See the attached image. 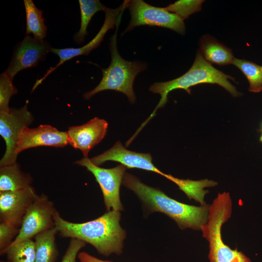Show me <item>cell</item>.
Returning a JSON list of instances; mask_svg holds the SVG:
<instances>
[{"mask_svg":"<svg viewBox=\"0 0 262 262\" xmlns=\"http://www.w3.org/2000/svg\"><path fill=\"white\" fill-rule=\"evenodd\" d=\"M55 227L60 237L82 240L93 246L106 257L122 252L125 231L120 225L119 211H107L98 218L83 223H74L63 218L56 211Z\"/></svg>","mask_w":262,"mask_h":262,"instance_id":"6da1fadb","label":"cell"},{"mask_svg":"<svg viewBox=\"0 0 262 262\" xmlns=\"http://www.w3.org/2000/svg\"><path fill=\"white\" fill-rule=\"evenodd\" d=\"M122 184L132 191L150 213L158 212L173 219L181 229L200 230L208 221L209 207L184 204L165 195L159 189L143 183L133 175L125 173Z\"/></svg>","mask_w":262,"mask_h":262,"instance_id":"7a4b0ae2","label":"cell"},{"mask_svg":"<svg viewBox=\"0 0 262 262\" xmlns=\"http://www.w3.org/2000/svg\"><path fill=\"white\" fill-rule=\"evenodd\" d=\"M229 79L235 82L233 77L216 69L206 61L198 50L193 64L185 73L172 80L156 82L150 86V91L153 93L159 94L161 98L151 115L140 128L142 129L155 115L157 110L165 105L167 101L168 93L173 90L182 89L190 94V87L192 86L203 83L216 84L223 87L232 96H240L241 93L230 83Z\"/></svg>","mask_w":262,"mask_h":262,"instance_id":"3957f363","label":"cell"},{"mask_svg":"<svg viewBox=\"0 0 262 262\" xmlns=\"http://www.w3.org/2000/svg\"><path fill=\"white\" fill-rule=\"evenodd\" d=\"M232 201L229 193H218L210 206L207 222L200 230L209 242L208 258L210 262H251L237 248L231 249L223 241L221 228L230 217Z\"/></svg>","mask_w":262,"mask_h":262,"instance_id":"277c9868","label":"cell"},{"mask_svg":"<svg viewBox=\"0 0 262 262\" xmlns=\"http://www.w3.org/2000/svg\"><path fill=\"white\" fill-rule=\"evenodd\" d=\"M120 17L116 24L115 33L110 38V49L111 62L108 67L102 69V78L99 84L92 90L83 94L85 99H89L96 94L106 90H113L124 94L131 103H134L136 97L133 84L137 75L146 69V65L138 61H129L123 59L117 48V29Z\"/></svg>","mask_w":262,"mask_h":262,"instance_id":"5b68a950","label":"cell"},{"mask_svg":"<svg viewBox=\"0 0 262 262\" xmlns=\"http://www.w3.org/2000/svg\"><path fill=\"white\" fill-rule=\"evenodd\" d=\"M128 7L131 20L124 33L137 26L144 25L168 28L181 35L185 33L184 20L164 7L153 6L142 0H129Z\"/></svg>","mask_w":262,"mask_h":262,"instance_id":"8992f818","label":"cell"},{"mask_svg":"<svg viewBox=\"0 0 262 262\" xmlns=\"http://www.w3.org/2000/svg\"><path fill=\"white\" fill-rule=\"evenodd\" d=\"M85 167L94 176L102 193L107 212L123 210L120 199V187L127 167L120 164L112 168H104L93 164L88 157L75 162Z\"/></svg>","mask_w":262,"mask_h":262,"instance_id":"52a82bcc","label":"cell"},{"mask_svg":"<svg viewBox=\"0 0 262 262\" xmlns=\"http://www.w3.org/2000/svg\"><path fill=\"white\" fill-rule=\"evenodd\" d=\"M56 211L47 195H38L24 215L19 232L10 246L32 239L40 233L54 228L53 216Z\"/></svg>","mask_w":262,"mask_h":262,"instance_id":"ba28073f","label":"cell"},{"mask_svg":"<svg viewBox=\"0 0 262 262\" xmlns=\"http://www.w3.org/2000/svg\"><path fill=\"white\" fill-rule=\"evenodd\" d=\"M28 101L22 107L10 108L9 112H0V135L5 141L6 149L0 161V166L16 162V153L18 137L21 131L33 121V114L28 110Z\"/></svg>","mask_w":262,"mask_h":262,"instance_id":"9c48e42d","label":"cell"},{"mask_svg":"<svg viewBox=\"0 0 262 262\" xmlns=\"http://www.w3.org/2000/svg\"><path fill=\"white\" fill-rule=\"evenodd\" d=\"M129 1V0H124L116 9L106 8L104 11L105 20L101 29L93 39L86 45L79 48H51L50 52L59 56V62L55 66L48 69L42 78L37 80L33 88L35 89L51 72L65 62L79 55H87L92 50L98 47L103 41L106 33L110 29H113L114 26L116 25L118 20L122 16L123 11L128 7Z\"/></svg>","mask_w":262,"mask_h":262,"instance_id":"30bf717a","label":"cell"},{"mask_svg":"<svg viewBox=\"0 0 262 262\" xmlns=\"http://www.w3.org/2000/svg\"><path fill=\"white\" fill-rule=\"evenodd\" d=\"M51 48L46 41L37 40L30 35H25L16 48L5 72L13 80L20 71L36 66L39 62L44 60Z\"/></svg>","mask_w":262,"mask_h":262,"instance_id":"8fae6325","label":"cell"},{"mask_svg":"<svg viewBox=\"0 0 262 262\" xmlns=\"http://www.w3.org/2000/svg\"><path fill=\"white\" fill-rule=\"evenodd\" d=\"M38 196L32 185L16 191L0 192V222L20 228L24 215Z\"/></svg>","mask_w":262,"mask_h":262,"instance_id":"7c38bea8","label":"cell"},{"mask_svg":"<svg viewBox=\"0 0 262 262\" xmlns=\"http://www.w3.org/2000/svg\"><path fill=\"white\" fill-rule=\"evenodd\" d=\"M68 144L67 131H60L49 125L35 128H24L20 132L16 143L17 155L29 148L38 147H63Z\"/></svg>","mask_w":262,"mask_h":262,"instance_id":"4fadbf2b","label":"cell"},{"mask_svg":"<svg viewBox=\"0 0 262 262\" xmlns=\"http://www.w3.org/2000/svg\"><path fill=\"white\" fill-rule=\"evenodd\" d=\"M90 159L97 166L111 161L118 162L127 168L151 171L164 177L166 175L154 165L150 153H139L128 150L120 141H117L111 148L103 153Z\"/></svg>","mask_w":262,"mask_h":262,"instance_id":"5bb4252c","label":"cell"},{"mask_svg":"<svg viewBox=\"0 0 262 262\" xmlns=\"http://www.w3.org/2000/svg\"><path fill=\"white\" fill-rule=\"evenodd\" d=\"M108 123L103 119L95 117L80 126H72L67 131L68 142L71 146L80 150L83 157L105 136Z\"/></svg>","mask_w":262,"mask_h":262,"instance_id":"9a60e30c","label":"cell"},{"mask_svg":"<svg viewBox=\"0 0 262 262\" xmlns=\"http://www.w3.org/2000/svg\"><path fill=\"white\" fill-rule=\"evenodd\" d=\"M199 50L203 58L208 63L219 66L232 64L234 57L232 50L209 34L201 37Z\"/></svg>","mask_w":262,"mask_h":262,"instance_id":"2e32d148","label":"cell"},{"mask_svg":"<svg viewBox=\"0 0 262 262\" xmlns=\"http://www.w3.org/2000/svg\"><path fill=\"white\" fill-rule=\"evenodd\" d=\"M33 181L31 175L23 172L17 162L0 166V192L21 190L31 186Z\"/></svg>","mask_w":262,"mask_h":262,"instance_id":"e0dca14e","label":"cell"},{"mask_svg":"<svg viewBox=\"0 0 262 262\" xmlns=\"http://www.w3.org/2000/svg\"><path fill=\"white\" fill-rule=\"evenodd\" d=\"M55 227L36 235L34 238L35 262H55L58 255L55 243Z\"/></svg>","mask_w":262,"mask_h":262,"instance_id":"ac0fdd59","label":"cell"},{"mask_svg":"<svg viewBox=\"0 0 262 262\" xmlns=\"http://www.w3.org/2000/svg\"><path fill=\"white\" fill-rule=\"evenodd\" d=\"M165 178L175 183L190 199H194L201 205L206 204L204 198L205 195L208 193V191L204 190V188L217 185L216 182L208 179L200 180L180 179L170 174H166Z\"/></svg>","mask_w":262,"mask_h":262,"instance_id":"d6986e66","label":"cell"},{"mask_svg":"<svg viewBox=\"0 0 262 262\" xmlns=\"http://www.w3.org/2000/svg\"><path fill=\"white\" fill-rule=\"evenodd\" d=\"M26 15V35L32 33L33 37L43 40L47 34V27L42 16L43 11L37 8L32 0H24Z\"/></svg>","mask_w":262,"mask_h":262,"instance_id":"ffe728a7","label":"cell"},{"mask_svg":"<svg viewBox=\"0 0 262 262\" xmlns=\"http://www.w3.org/2000/svg\"><path fill=\"white\" fill-rule=\"evenodd\" d=\"M81 11V26L78 32L74 36V41L78 43L84 40L87 35V29L90 20L97 12L104 11L107 7L103 5L98 0H79Z\"/></svg>","mask_w":262,"mask_h":262,"instance_id":"44dd1931","label":"cell"},{"mask_svg":"<svg viewBox=\"0 0 262 262\" xmlns=\"http://www.w3.org/2000/svg\"><path fill=\"white\" fill-rule=\"evenodd\" d=\"M232 65L239 68L246 78L249 83V91L258 93L262 90V66L235 57Z\"/></svg>","mask_w":262,"mask_h":262,"instance_id":"7402d4cb","label":"cell"},{"mask_svg":"<svg viewBox=\"0 0 262 262\" xmlns=\"http://www.w3.org/2000/svg\"><path fill=\"white\" fill-rule=\"evenodd\" d=\"M3 255L8 262H35L34 241L28 239L10 246L1 255Z\"/></svg>","mask_w":262,"mask_h":262,"instance_id":"603a6c76","label":"cell"},{"mask_svg":"<svg viewBox=\"0 0 262 262\" xmlns=\"http://www.w3.org/2000/svg\"><path fill=\"white\" fill-rule=\"evenodd\" d=\"M204 2L202 0H180L164 8L184 20L191 15L200 11Z\"/></svg>","mask_w":262,"mask_h":262,"instance_id":"cb8c5ba5","label":"cell"},{"mask_svg":"<svg viewBox=\"0 0 262 262\" xmlns=\"http://www.w3.org/2000/svg\"><path fill=\"white\" fill-rule=\"evenodd\" d=\"M17 93L13 80L5 72L0 76V112H9L11 98Z\"/></svg>","mask_w":262,"mask_h":262,"instance_id":"d4e9b609","label":"cell"},{"mask_svg":"<svg viewBox=\"0 0 262 262\" xmlns=\"http://www.w3.org/2000/svg\"><path fill=\"white\" fill-rule=\"evenodd\" d=\"M19 227L4 222L0 223V253L10 246L19 232Z\"/></svg>","mask_w":262,"mask_h":262,"instance_id":"484cf974","label":"cell"},{"mask_svg":"<svg viewBox=\"0 0 262 262\" xmlns=\"http://www.w3.org/2000/svg\"><path fill=\"white\" fill-rule=\"evenodd\" d=\"M86 244L77 239H71L61 262H76L80 250L85 246Z\"/></svg>","mask_w":262,"mask_h":262,"instance_id":"4316f807","label":"cell"},{"mask_svg":"<svg viewBox=\"0 0 262 262\" xmlns=\"http://www.w3.org/2000/svg\"><path fill=\"white\" fill-rule=\"evenodd\" d=\"M77 258L80 262H112L99 259L85 252H79Z\"/></svg>","mask_w":262,"mask_h":262,"instance_id":"83f0119b","label":"cell"},{"mask_svg":"<svg viewBox=\"0 0 262 262\" xmlns=\"http://www.w3.org/2000/svg\"><path fill=\"white\" fill-rule=\"evenodd\" d=\"M262 132V133H261V135L260 137V141L262 143V131H261Z\"/></svg>","mask_w":262,"mask_h":262,"instance_id":"f1b7e54d","label":"cell"},{"mask_svg":"<svg viewBox=\"0 0 262 262\" xmlns=\"http://www.w3.org/2000/svg\"><path fill=\"white\" fill-rule=\"evenodd\" d=\"M0 262H8L1 260Z\"/></svg>","mask_w":262,"mask_h":262,"instance_id":"f546056e","label":"cell"}]
</instances>
